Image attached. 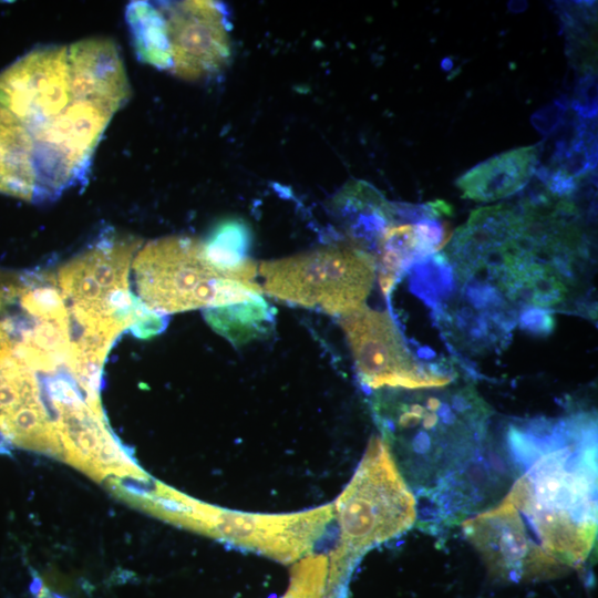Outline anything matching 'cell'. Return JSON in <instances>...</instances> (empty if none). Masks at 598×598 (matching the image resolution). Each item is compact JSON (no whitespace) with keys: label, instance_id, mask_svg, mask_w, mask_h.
I'll list each match as a JSON object with an SVG mask.
<instances>
[{"label":"cell","instance_id":"7c38bea8","mask_svg":"<svg viewBox=\"0 0 598 598\" xmlns=\"http://www.w3.org/2000/svg\"><path fill=\"white\" fill-rule=\"evenodd\" d=\"M0 435L17 447L62 458L35 371L14 357L0 363Z\"/></svg>","mask_w":598,"mask_h":598},{"label":"cell","instance_id":"277c9868","mask_svg":"<svg viewBox=\"0 0 598 598\" xmlns=\"http://www.w3.org/2000/svg\"><path fill=\"white\" fill-rule=\"evenodd\" d=\"M109 486L125 502L162 520L282 564L310 554L333 519V504L260 514L207 504L158 481L113 480Z\"/></svg>","mask_w":598,"mask_h":598},{"label":"cell","instance_id":"3957f363","mask_svg":"<svg viewBox=\"0 0 598 598\" xmlns=\"http://www.w3.org/2000/svg\"><path fill=\"white\" fill-rule=\"evenodd\" d=\"M453 383V382H452ZM382 389L372 410L412 493L425 501L485 448L491 409L471 384Z\"/></svg>","mask_w":598,"mask_h":598},{"label":"cell","instance_id":"30bf717a","mask_svg":"<svg viewBox=\"0 0 598 598\" xmlns=\"http://www.w3.org/2000/svg\"><path fill=\"white\" fill-rule=\"evenodd\" d=\"M47 391L54 410L62 460L97 482L150 480L112 434L101 402L87 401L73 379L62 374L48 380Z\"/></svg>","mask_w":598,"mask_h":598},{"label":"cell","instance_id":"5bb4252c","mask_svg":"<svg viewBox=\"0 0 598 598\" xmlns=\"http://www.w3.org/2000/svg\"><path fill=\"white\" fill-rule=\"evenodd\" d=\"M205 319L235 347L268 333L274 324V310L260 296L252 300L204 310Z\"/></svg>","mask_w":598,"mask_h":598},{"label":"cell","instance_id":"5b68a950","mask_svg":"<svg viewBox=\"0 0 598 598\" xmlns=\"http://www.w3.org/2000/svg\"><path fill=\"white\" fill-rule=\"evenodd\" d=\"M338 539L330 554L328 591L344 580L370 549L409 530L417 520L416 498L381 436H372L351 481L333 504Z\"/></svg>","mask_w":598,"mask_h":598},{"label":"cell","instance_id":"8992f818","mask_svg":"<svg viewBox=\"0 0 598 598\" xmlns=\"http://www.w3.org/2000/svg\"><path fill=\"white\" fill-rule=\"evenodd\" d=\"M132 267L137 299L158 316L246 302L262 293L255 262L225 269L210 259L204 241L188 237L148 243Z\"/></svg>","mask_w":598,"mask_h":598},{"label":"cell","instance_id":"8fae6325","mask_svg":"<svg viewBox=\"0 0 598 598\" xmlns=\"http://www.w3.org/2000/svg\"><path fill=\"white\" fill-rule=\"evenodd\" d=\"M340 324L362 384L372 390L447 385L456 374L420 364L388 311L361 306L341 316Z\"/></svg>","mask_w":598,"mask_h":598},{"label":"cell","instance_id":"9a60e30c","mask_svg":"<svg viewBox=\"0 0 598 598\" xmlns=\"http://www.w3.org/2000/svg\"><path fill=\"white\" fill-rule=\"evenodd\" d=\"M329 559L323 554H308L290 570L288 588L281 598H326Z\"/></svg>","mask_w":598,"mask_h":598},{"label":"cell","instance_id":"ba28073f","mask_svg":"<svg viewBox=\"0 0 598 598\" xmlns=\"http://www.w3.org/2000/svg\"><path fill=\"white\" fill-rule=\"evenodd\" d=\"M126 18L137 56L188 80L209 75L229 56L225 12L213 1H134Z\"/></svg>","mask_w":598,"mask_h":598},{"label":"cell","instance_id":"4fadbf2b","mask_svg":"<svg viewBox=\"0 0 598 598\" xmlns=\"http://www.w3.org/2000/svg\"><path fill=\"white\" fill-rule=\"evenodd\" d=\"M538 145L513 148L481 162L456 179L463 197L492 203L522 190L537 172Z\"/></svg>","mask_w":598,"mask_h":598},{"label":"cell","instance_id":"e0dca14e","mask_svg":"<svg viewBox=\"0 0 598 598\" xmlns=\"http://www.w3.org/2000/svg\"><path fill=\"white\" fill-rule=\"evenodd\" d=\"M19 342V333L16 332L13 322L0 320V363L14 357Z\"/></svg>","mask_w":598,"mask_h":598},{"label":"cell","instance_id":"9c48e42d","mask_svg":"<svg viewBox=\"0 0 598 598\" xmlns=\"http://www.w3.org/2000/svg\"><path fill=\"white\" fill-rule=\"evenodd\" d=\"M375 271L374 255L351 241L264 261L258 267L267 295L331 316L363 306Z\"/></svg>","mask_w":598,"mask_h":598},{"label":"cell","instance_id":"52a82bcc","mask_svg":"<svg viewBox=\"0 0 598 598\" xmlns=\"http://www.w3.org/2000/svg\"><path fill=\"white\" fill-rule=\"evenodd\" d=\"M138 241L110 236L61 266L56 287L70 319V336L117 339L130 329L142 338L164 329V319L148 311L130 290V266Z\"/></svg>","mask_w":598,"mask_h":598},{"label":"cell","instance_id":"7a4b0ae2","mask_svg":"<svg viewBox=\"0 0 598 598\" xmlns=\"http://www.w3.org/2000/svg\"><path fill=\"white\" fill-rule=\"evenodd\" d=\"M503 454L513 485L497 504L463 523L489 570L534 579L581 565L597 534L594 417L511 424Z\"/></svg>","mask_w":598,"mask_h":598},{"label":"cell","instance_id":"6da1fadb","mask_svg":"<svg viewBox=\"0 0 598 598\" xmlns=\"http://www.w3.org/2000/svg\"><path fill=\"white\" fill-rule=\"evenodd\" d=\"M128 96L123 60L106 39L14 61L0 73V193L40 202L76 184Z\"/></svg>","mask_w":598,"mask_h":598},{"label":"cell","instance_id":"2e32d148","mask_svg":"<svg viewBox=\"0 0 598 598\" xmlns=\"http://www.w3.org/2000/svg\"><path fill=\"white\" fill-rule=\"evenodd\" d=\"M520 328L537 334H548L555 327L551 313L538 307L525 308L519 316Z\"/></svg>","mask_w":598,"mask_h":598},{"label":"cell","instance_id":"ac0fdd59","mask_svg":"<svg viewBox=\"0 0 598 598\" xmlns=\"http://www.w3.org/2000/svg\"><path fill=\"white\" fill-rule=\"evenodd\" d=\"M22 277L0 269V310L19 297Z\"/></svg>","mask_w":598,"mask_h":598}]
</instances>
